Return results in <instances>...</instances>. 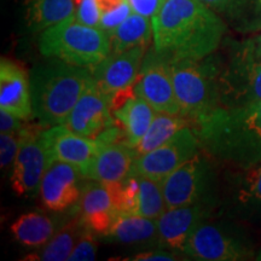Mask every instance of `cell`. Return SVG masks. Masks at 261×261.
Instances as JSON below:
<instances>
[{
    "label": "cell",
    "instance_id": "277c9868",
    "mask_svg": "<svg viewBox=\"0 0 261 261\" xmlns=\"http://www.w3.org/2000/svg\"><path fill=\"white\" fill-rule=\"evenodd\" d=\"M39 48L44 57L87 68L102 62L112 52L109 37L102 28L80 23L74 16L42 32Z\"/></svg>",
    "mask_w": 261,
    "mask_h": 261
},
{
    "label": "cell",
    "instance_id": "1f68e13d",
    "mask_svg": "<svg viewBox=\"0 0 261 261\" xmlns=\"http://www.w3.org/2000/svg\"><path fill=\"white\" fill-rule=\"evenodd\" d=\"M132 9L128 4V2L125 0L121 5H119L117 8L109 10V11L103 12L100 15V28L103 29L107 34L112 33L114 29L119 27L128 16L132 14Z\"/></svg>",
    "mask_w": 261,
    "mask_h": 261
},
{
    "label": "cell",
    "instance_id": "d590c367",
    "mask_svg": "<svg viewBox=\"0 0 261 261\" xmlns=\"http://www.w3.org/2000/svg\"><path fill=\"white\" fill-rule=\"evenodd\" d=\"M125 260L132 261H174L178 260V257L174 256V254L165 252V250H150V252H143L135 255L133 257H128Z\"/></svg>",
    "mask_w": 261,
    "mask_h": 261
},
{
    "label": "cell",
    "instance_id": "4316f807",
    "mask_svg": "<svg viewBox=\"0 0 261 261\" xmlns=\"http://www.w3.org/2000/svg\"><path fill=\"white\" fill-rule=\"evenodd\" d=\"M138 180L139 194L137 215H142L150 219H158L160 215L167 210L161 182L140 177V175H138Z\"/></svg>",
    "mask_w": 261,
    "mask_h": 261
},
{
    "label": "cell",
    "instance_id": "83f0119b",
    "mask_svg": "<svg viewBox=\"0 0 261 261\" xmlns=\"http://www.w3.org/2000/svg\"><path fill=\"white\" fill-rule=\"evenodd\" d=\"M246 169L238 198L243 203L261 204V163Z\"/></svg>",
    "mask_w": 261,
    "mask_h": 261
},
{
    "label": "cell",
    "instance_id": "8fae6325",
    "mask_svg": "<svg viewBox=\"0 0 261 261\" xmlns=\"http://www.w3.org/2000/svg\"><path fill=\"white\" fill-rule=\"evenodd\" d=\"M148 47L138 46L123 52H110L102 62L91 67L99 90L112 99L119 91L135 86Z\"/></svg>",
    "mask_w": 261,
    "mask_h": 261
},
{
    "label": "cell",
    "instance_id": "7402d4cb",
    "mask_svg": "<svg viewBox=\"0 0 261 261\" xmlns=\"http://www.w3.org/2000/svg\"><path fill=\"white\" fill-rule=\"evenodd\" d=\"M158 234L156 219L137 214L119 213L112 227L103 237L108 242L133 244L150 242Z\"/></svg>",
    "mask_w": 261,
    "mask_h": 261
},
{
    "label": "cell",
    "instance_id": "8992f818",
    "mask_svg": "<svg viewBox=\"0 0 261 261\" xmlns=\"http://www.w3.org/2000/svg\"><path fill=\"white\" fill-rule=\"evenodd\" d=\"M200 148L196 130L187 126L159 148L137 156L130 173L162 182L182 163L198 154Z\"/></svg>",
    "mask_w": 261,
    "mask_h": 261
},
{
    "label": "cell",
    "instance_id": "74e56055",
    "mask_svg": "<svg viewBox=\"0 0 261 261\" xmlns=\"http://www.w3.org/2000/svg\"><path fill=\"white\" fill-rule=\"evenodd\" d=\"M256 54L259 55V57H261V37L259 38V41H257V48H256Z\"/></svg>",
    "mask_w": 261,
    "mask_h": 261
},
{
    "label": "cell",
    "instance_id": "5b68a950",
    "mask_svg": "<svg viewBox=\"0 0 261 261\" xmlns=\"http://www.w3.org/2000/svg\"><path fill=\"white\" fill-rule=\"evenodd\" d=\"M179 109L191 123L220 107V73L207 57L169 62Z\"/></svg>",
    "mask_w": 261,
    "mask_h": 261
},
{
    "label": "cell",
    "instance_id": "f35d334b",
    "mask_svg": "<svg viewBox=\"0 0 261 261\" xmlns=\"http://www.w3.org/2000/svg\"><path fill=\"white\" fill-rule=\"evenodd\" d=\"M256 259L257 260H261V252L259 253V254H257V256H256Z\"/></svg>",
    "mask_w": 261,
    "mask_h": 261
},
{
    "label": "cell",
    "instance_id": "cb8c5ba5",
    "mask_svg": "<svg viewBox=\"0 0 261 261\" xmlns=\"http://www.w3.org/2000/svg\"><path fill=\"white\" fill-rule=\"evenodd\" d=\"M87 230L89 228L84 224L81 217H75L64 227L57 231L51 240L46 244H44V248L41 250H39L38 253L31 254L25 259L39 261L68 260L75 246H76L77 241Z\"/></svg>",
    "mask_w": 261,
    "mask_h": 261
},
{
    "label": "cell",
    "instance_id": "9c48e42d",
    "mask_svg": "<svg viewBox=\"0 0 261 261\" xmlns=\"http://www.w3.org/2000/svg\"><path fill=\"white\" fill-rule=\"evenodd\" d=\"M135 93L156 112L180 114L173 85L171 63L152 48L146 52L135 84Z\"/></svg>",
    "mask_w": 261,
    "mask_h": 261
},
{
    "label": "cell",
    "instance_id": "4dcf8cb0",
    "mask_svg": "<svg viewBox=\"0 0 261 261\" xmlns=\"http://www.w3.org/2000/svg\"><path fill=\"white\" fill-rule=\"evenodd\" d=\"M97 240L96 237L91 233L90 230H87L80 240L77 241L76 246L71 252L69 259L70 261H91L96 259L97 254Z\"/></svg>",
    "mask_w": 261,
    "mask_h": 261
},
{
    "label": "cell",
    "instance_id": "603a6c76",
    "mask_svg": "<svg viewBox=\"0 0 261 261\" xmlns=\"http://www.w3.org/2000/svg\"><path fill=\"white\" fill-rule=\"evenodd\" d=\"M112 52H123L133 47H149L154 39L152 19L132 12L119 27L108 34Z\"/></svg>",
    "mask_w": 261,
    "mask_h": 261
},
{
    "label": "cell",
    "instance_id": "f546056e",
    "mask_svg": "<svg viewBox=\"0 0 261 261\" xmlns=\"http://www.w3.org/2000/svg\"><path fill=\"white\" fill-rule=\"evenodd\" d=\"M74 17L80 23L100 28V10L97 0H77Z\"/></svg>",
    "mask_w": 261,
    "mask_h": 261
},
{
    "label": "cell",
    "instance_id": "836d02e7",
    "mask_svg": "<svg viewBox=\"0 0 261 261\" xmlns=\"http://www.w3.org/2000/svg\"><path fill=\"white\" fill-rule=\"evenodd\" d=\"M135 14L151 18L159 14L166 0H127Z\"/></svg>",
    "mask_w": 261,
    "mask_h": 261
},
{
    "label": "cell",
    "instance_id": "ffe728a7",
    "mask_svg": "<svg viewBox=\"0 0 261 261\" xmlns=\"http://www.w3.org/2000/svg\"><path fill=\"white\" fill-rule=\"evenodd\" d=\"M113 114L116 123L123 130V143L135 149L144 137L158 112L145 99L135 94Z\"/></svg>",
    "mask_w": 261,
    "mask_h": 261
},
{
    "label": "cell",
    "instance_id": "2e32d148",
    "mask_svg": "<svg viewBox=\"0 0 261 261\" xmlns=\"http://www.w3.org/2000/svg\"><path fill=\"white\" fill-rule=\"evenodd\" d=\"M76 168L64 162H54L42 178L39 192L42 204L48 211L63 212L77 203L80 198Z\"/></svg>",
    "mask_w": 261,
    "mask_h": 261
},
{
    "label": "cell",
    "instance_id": "484cf974",
    "mask_svg": "<svg viewBox=\"0 0 261 261\" xmlns=\"http://www.w3.org/2000/svg\"><path fill=\"white\" fill-rule=\"evenodd\" d=\"M189 123H191L190 120L182 116L181 114L158 112L144 137L135 148L137 156L146 154V152L159 148L160 145L171 139L181 128L189 126Z\"/></svg>",
    "mask_w": 261,
    "mask_h": 261
},
{
    "label": "cell",
    "instance_id": "7c38bea8",
    "mask_svg": "<svg viewBox=\"0 0 261 261\" xmlns=\"http://www.w3.org/2000/svg\"><path fill=\"white\" fill-rule=\"evenodd\" d=\"M208 165L200 154L184 162L161 182L167 208L201 202L208 185Z\"/></svg>",
    "mask_w": 261,
    "mask_h": 261
},
{
    "label": "cell",
    "instance_id": "52a82bcc",
    "mask_svg": "<svg viewBox=\"0 0 261 261\" xmlns=\"http://www.w3.org/2000/svg\"><path fill=\"white\" fill-rule=\"evenodd\" d=\"M44 128L37 122V125L24 123L19 130L21 145L10 178L12 190L17 196H29L37 192L44 174L52 165L41 140Z\"/></svg>",
    "mask_w": 261,
    "mask_h": 261
},
{
    "label": "cell",
    "instance_id": "9a60e30c",
    "mask_svg": "<svg viewBox=\"0 0 261 261\" xmlns=\"http://www.w3.org/2000/svg\"><path fill=\"white\" fill-rule=\"evenodd\" d=\"M205 207L201 202L167 208L156 219L158 237L169 249L184 252L189 238L205 219Z\"/></svg>",
    "mask_w": 261,
    "mask_h": 261
},
{
    "label": "cell",
    "instance_id": "5bb4252c",
    "mask_svg": "<svg viewBox=\"0 0 261 261\" xmlns=\"http://www.w3.org/2000/svg\"><path fill=\"white\" fill-rule=\"evenodd\" d=\"M182 253L202 261L243 260L252 254L237 238L227 234L220 227L204 224L196 228Z\"/></svg>",
    "mask_w": 261,
    "mask_h": 261
},
{
    "label": "cell",
    "instance_id": "7a4b0ae2",
    "mask_svg": "<svg viewBox=\"0 0 261 261\" xmlns=\"http://www.w3.org/2000/svg\"><path fill=\"white\" fill-rule=\"evenodd\" d=\"M194 125L211 155L243 168L261 163V100L219 107Z\"/></svg>",
    "mask_w": 261,
    "mask_h": 261
},
{
    "label": "cell",
    "instance_id": "e0dca14e",
    "mask_svg": "<svg viewBox=\"0 0 261 261\" xmlns=\"http://www.w3.org/2000/svg\"><path fill=\"white\" fill-rule=\"evenodd\" d=\"M0 109L24 121L33 116L31 79L21 65L4 57L0 62Z\"/></svg>",
    "mask_w": 261,
    "mask_h": 261
},
{
    "label": "cell",
    "instance_id": "d4e9b609",
    "mask_svg": "<svg viewBox=\"0 0 261 261\" xmlns=\"http://www.w3.org/2000/svg\"><path fill=\"white\" fill-rule=\"evenodd\" d=\"M57 223L47 215L31 212L23 214L11 225V232L18 243L39 248L46 244L56 233Z\"/></svg>",
    "mask_w": 261,
    "mask_h": 261
},
{
    "label": "cell",
    "instance_id": "44dd1931",
    "mask_svg": "<svg viewBox=\"0 0 261 261\" xmlns=\"http://www.w3.org/2000/svg\"><path fill=\"white\" fill-rule=\"evenodd\" d=\"M77 0H27L25 21L34 33H42L73 17Z\"/></svg>",
    "mask_w": 261,
    "mask_h": 261
},
{
    "label": "cell",
    "instance_id": "ba28073f",
    "mask_svg": "<svg viewBox=\"0 0 261 261\" xmlns=\"http://www.w3.org/2000/svg\"><path fill=\"white\" fill-rule=\"evenodd\" d=\"M261 100V57L250 48L220 74V107L246 106Z\"/></svg>",
    "mask_w": 261,
    "mask_h": 261
},
{
    "label": "cell",
    "instance_id": "8d00e7d4",
    "mask_svg": "<svg viewBox=\"0 0 261 261\" xmlns=\"http://www.w3.org/2000/svg\"><path fill=\"white\" fill-rule=\"evenodd\" d=\"M123 2H125V0H97L98 6H99L100 10V15H102L103 12H107L109 11V10L117 8V6L121 5Z\"/></svg>",
    "mask_w": 261,
    "mask_h": 261
},
{
    "label": "cell",
    "instance_id": "e575fe53",
    "mask_svg": "<svg viewBox=\"0 0 261 261\" xmlns=\"http://www.w3.org/2000/svg\"><path fill=\"white\" fill-rule=\"evenodd\" d=\"M24 120L14 114L0 109V130L2 133H17L24 126Z\"/></svg>",
    "mask_w": 261,
    "mask_h": 261
},
{
    "label": "cell",
    "instance_id": "d6986e66",
    "mask_svg": "<svg viewBox=\"0 0 261 261\" xmlns=\"http://www.w3.org/2000/svg\"><path fill=\"white\" fill-rule=\"evenodd\" d=\"M119 213L104 184L93 180L85 187L81 196L80 217L90 231L100 236L107 234Z\"/></svg>",
    "mask_w": 261,
    "mask_h": 261
},
{
    "label": "cell",
    "instance_id": "6da1fadb",
    "mask_svg": "<svg viewBox=\"0 0 261 261\" xmlns=\"http://www.w3.org/2000/svg\"><path fill=\"white\" fill-rule=\"evenodd\" d=\"M154 48L168 62L203 60L217 50L224 22L202 0H166L152 17Z\"/></svg>",
    "mask_w": 261,
    "mask_h": 261
},
{
    "label": "cell",
    "instance_id": "30bf717a",
    "mask_svg": "<svg viewBox=\"0 0 261 261\" xmlns=\"http://www.w3.org/2000/svg\"><path fill=\"white\" fill-rule=\"evenodd\" d=\"M41 140L51 163L64 162L83 174L104 146L94 138L80 136L64 125L44 128Z\"/></svg>",
    "mask_w": 261,
    "mask_h": 261
},
{
    "label": "cell",
    "instance_id": "ac0fdd59",
    "mask_svg": "<svg viewBox=\"0 0 261 261\" xmlns=\"http://www.w3.org/2000/svg\"><path fill=\"white\" fill-rule=\"evenodd\" d=\"M137 152L123 142L114 143L103 148L93 159L83 174V178L99 182L120 181L132 171Z\"/></svg>",
    "mask_w": 261,
    "mask_h": 261
},
{
    "label": "cell",
    "instance_id": "f1b7e54d",
    "mask_svg": "<svg viewBox=\"0 0 261 261\" xmlns=\"http://www.w3.org/2000/svg\"><path fill=\"white\" fill-rule=\"evenodd\" d=\"M21 145V135L17 133H2L0 135V166L6 169L14 165Z\"/></svg>",
    "mask_w": 261,
    "mask_h": 261
},
{
    "label": "cell",
    "instance_id": "3957f363",
    "mask_svg": "<svg viewBox=\"0 0 261 261\" xmlns=\"http://www.w3.org/2000/svg\"><path fill=\"white\" fill-rule=\"evenodd\" d=\"M39 64L31 75L33 116L45 128L63 125L92 83L91 69L48 58Z\"/></svg>",
    "mask_w": 261,
    "mask_h": 261
},
{
    "label": "cell",
    "instance_id": "d6a6232c",
    "mask_svg": "<svg viewBox=\"0 0 261 261\" xmlns=\"http://www.w3.org/2000/svg\"><path fill=\"white\" fill-rule=\"evenodd\" d=\"M215 12L227 16H238L247 6L248 0H202Z\"/></svg>",
    "mask_w": 261,
    "mask_h": 261
},
{
    "label": "cell",
    "instance_id": "4fadbf2b",
    "mask_svg": "<svg viewBox=\"0 0 261 261\" xmlns=\"http://www.w3.org/2000/svg\"><path fill=\"white\" fill-rule=\"evenodd\" d=\"M112 114L109 97L99 90L93 80L63 125L77 135L96 138L104 129L116 123Z\"/></svg>",
    "mask_w": 261,
    "mask_h": 261
}]
</instances>
